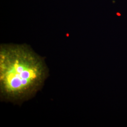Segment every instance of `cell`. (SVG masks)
Returning <instances> with one entry per match:
<instances>
[{
  "mask_svg": "<svg viewBox=\"0 0 127 127\" xmlns=\"http://www.w3.org/2000/svg\"><path fill=\"white\" fill-rule=\"evenodd\" d=\"M44 59L27 44L0 46V99L22 103L41 90L48 76Z\"/></svg>",
  "mask_w": 127,
  "mask_h": 127,
  "instance_id": "1",
  "label": "cell"
}]
</instances>
